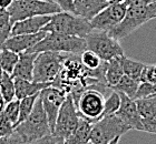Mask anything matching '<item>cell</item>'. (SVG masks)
Listing matches in <instances>:
<instances>
[{
  "instance_id": "cell-1",
  "label": "cell",
  "mask_w": 156,
  "mask_h": 144,
  "mask_svg": "<svg viewBox=\"0 0 156 144\" xmlns=\"http://www.w3.org/2000/svg\"><path fill=\"white\" fill-rule=\"evenodd\" d=\"M51 134L47 115L42 108L40 98H37L33 111L25 121L20 122L7 136L0 138V142L8 143H37L38 140Z\"/></svg>"
},
{
  "instance_id": "cell-2",
  "label": "cell",
  "mask_w": 156,
  "mask_h": 144,
  "mask_svg": "<svg viewBox=\"0 0 156 144\" xmlns=\"http://www.w3.org/2000/svg\"><path fill=\"white\" fill-rule=\"evenodd\" d=\"M154 18H156V2L128 7L123 20L107 32L116 40H122Z\"/></svg>"
},
{
  "instance_id": "cell-3",
  "label": "cell",
  "mask_w": 156,
  "mask_h": 144,
  "mask_svg": "<svg viewBox=\"0 0 156 144\" xmlns=\"http://www.w3.org/2000/svg\"><path fill=\"white\" fill-rule=\"evenodd\" d=\"M87 49L85 38L77 35H69L58 32H47L46 35L31 47L28 52L55 51L60 53H76L79 55Z\"/></svg>"
},
{
  "instance_id": "cell-4",
  "label": "cell",
  "mask_w": 156,
  "mask_h": 144,
  "mask_svg": "<svg viewBox=\"0 0 156 144\" xmlns=\"http://www.w3.org/2000/svg\"><path fill=\"white\" fill-rule=\"evenodd\" d=\"M93 30L89 20L62 10L51 15L49 22L42 28V31L46 32H58L80 38H85Z\"/></svg>"
},
{
  "instance_id": "cell-5",
  "label": "cell",
  "mask_w": 156,
  "mask_h": 144,
  "mask_svg": "<svg viewBox=\"0 0 156 144\" xmlns=\"http://www.w3.org/2000/svg\"><path fill=\"white\" fill-rule=\"evenodd\" d=\"M129 130V126L123 120H120L116 114L105 115L94 122L90 135H89V143H118L119 139Z\"/></svg>"
},
{
  "instance_id": "cell-6",
  "label": "cell",
  "mask_w": 156,
  "mask_h": 144,
  "mask_svg": "<svg viewBox=\"0 0 156 144\" xmlns=\"http://www.w3.org/2000/svg\"><path fill=\"white\" fill-rule=\"evenodd\" d=\"M11 23L34 16L54 15L62 11L60 7L51 0H13L8 8Z\"/></svg>"
},
{
  "instance_id": "cell-7",
  "label": "cell",
  "mask_w": 156,
  "mask_h": 144,
  "mask_svg": "<svg viewBox=\"0 0 156 144\" xmlns=\"http://www.w3.org/2000/svg\"><path fill=\"white\" fill-rule=\"evenodd\" d=\"M66 55L60 52H38L34 63L33 81L51 83L64 67Z\"/></svg>"
},
{
  "instance_id": "cell-8",
  "label": "cell",
  "mask_w": 156,
  "mask_h": 144,
  "mask_svg": "<svg viewBox=\"0 0 156 144\" xmlns=\"http://www.w3.org/2000/svg\"><path fill=\"white\" fill-rule=\"evenodd\" d=\"M85 41L87 49L94 51L103 61H109L124 55L119 40L113 38L107 31L94 29L85 37Z\"/></svg>"
},
{
  "instance_id": "cell-9",
  "label": "cell",
  "mask_w": 156,
  "mask_h": 144,
  "mask_svg": "<svg viewBox=\"0 0 156 144\" xmlns=\"http://www.w3.org/2000/svg\"><path fill=\"white\" fill-rule=\"evenodd\" d=\"M78 119H79V114H78L76 104L72 95L67 93L65 101L62 102L59 109L55 128L52 130V134L66 140L75 130L78 123Z\"/></svg>"
},
{
  "instance_id": "cell-10",
  "label": "cell",
  "mask_w": 156,
  "mask_h": 144,
  "mask_svg": "<svg viewBox=\"0 0 156 144\" xmlns=\"http://www.w3.org/2000/svg\"><path fill=\"white\" fill-rule=\"evenodd\" d=\"M128 8L124 1L111 2L90 20L93 29L109 31L123 20Z\"/></svg>"
},
{
  "instance_id": "cell-11",
  "label": "cell",
  "mask_w": 156,
  "mask_h": 144,
  "mask_svg": "<svg viewBox=\"0 0 156 144\" xmlns=\"http://www.w3.org/2000/svg\"><path fill=\"white\" fill-rule=\"evenodd\" d=\"M104 103L105 95L103 93L94 89H86L78 100L76 108L79 115L96 122L101 116Z\"/></svg>"
},
{
  "instance_id": "cell-12",
  "label": "cell",
  "mask_w": 156,
  "mask_h": 144,
  "mask_svg": "<svg viewBox=\"0 0 156 144\" xmlns=\"http://www.w3.org/2000/svg\"><path fill=\"white\" fill-rule=\"evenodd\" d=\"M66 95H67V93L54 85L46 86L39 92V98L41 100L42 108L47 115V120H48L51 133L55 128L56 119L58 115L59 109H60L62 102L65 101Z\"/></svg>"
},
{
  "instance_id": "cell-13",
  "label": "cell",
  "mask_w": 156,
  "mask_h": 144,
  "mask_svg": "<svg viewBox=\"0 0 156 144\" xmlns=\"http://www.w3.org/2000/svg\"><path fill=\"white\" fill-rule=\"evenodd\" d=\"M118 94L120 96V104L115 114L120 120H123L129 126L130 130L144 131L143 122H142V118L137 110L135 100L122 92H118Z\"/></svg>"
},
{
  "instance_id": "cell-14",
  "label": "cell",
  "mask_w": 156,
  "mask_h": 144,
  "mask_svg": "<svg viewBox=\"0 0 156 144\" xmlns=\"http://www.w3.org/2000/svg\"><path fill=\"white\" fill-rule=\"evenodd\" d=\"M46 31H38L36 33H28V35H10L6 41L3 42L2 45L3 48H7L15 51L17 53H21L27 50H29L31 47L39 42L46 35Z\"/></svg>"
},
{
  "instance_id": "cell-15",
  "label": "cell",
  "mask_w": 156,
  "mask_h": 144,
  "mask_svg": "<svg viewBox=\"0 0 156 144\" xmlns=\"http://www.w3.org/2000/svg\"><path fill=\"white\" fill-rule=\"evenodd\" d=\"M50 16L49 15L34 16L26 18V19L19 20V21H16L12 25V28H11V35H28V33H36L38 31H41L42 28L49 22Z\"/></svg>"
},
{
  "instance_id": "cell-16",
  "label": "cell",
  "mask_w": 156,
  "mask_h": 144,
  "mask_svg": "<svg viewBox=\"0 0 156 144\" xmlns=\"http://www.w3.org/2000/svg\"><path fill=\"white\" fill-rule=\"evenodd\" d=\"M38 52H21L16 67L13 69L11 77L19 78L23 80H33L34 77V63Z\"/></svg>"
},
{
  "instance_id": "cell-17",
  "label": "cell",
  "mask_w": 156,
  "mask_h": 144,
  "mask_svg": "<svg viewBox=\"0 0 156 144\" xmlns=\"http://www.w3.org/2000/svg\"><path fill=\"white\" fill-rule=\"evenodd\" d=\"M109 3L105 0H79L74 2V13L90 21Z\"/></svg>"
},
{
  "instance_id": "cell-18",
  "label": "cell",
  "mask_w": 156,
  "mask_h": 144,
  "mask_svg": "<svg viewBox=\"0 0 156 144\" xmlns=\"http://www.w3.org/2000/svg\"><path fill=\"white\" fill-rule=\"evenodd\" d=\"M79 114V113H78ZM94 122L89 119L85 118L83 115H79L78 123L75 130L65 140L67 144H78V143H89V135H90L91 129H93Z\"/></svg>"
},
{
  "instance_id": "cell-19",
  "label": "cell",
  "mask_w": 156,
  "mask_h": 144,
  "mask_svg": "<svg viewBox=\"0 0 156 144\" xmlns=\"http://www.w3.org/2000/svg\"><path fill=\"white\" fill-rule=\"evenodd\" d=\"M13 83H15V96L18 100L37 94L44 88L51 85V83L36 82L33 80H23V79H19V78H13Z\"/></svg>"
},
{
  "instance_id": "cell-20",
  "label": "cell",
  "mask_w": 156,
  "mask_h": 144,
  "mask_svg": "<svg viewBox=\"0 0 156 144\" xmlns=\"http://www.w3.org/2000/svg\"><path fill=\"white\" fill-rule=\"evenodd\" d=\"M124 75L123 67L120 62V57L114 58L109 61H106V68H105V80L107 82L109 88L116 85L117 82L122 79Z\"/></svg>"
},
{
  "instance_id": "cell-21",
  "label": "cell",
  "mask_w": 156,
  "mask_h": 144,
  "mask_svg": "<svg viewBox=\"0 0 156 144\" xmlns=\"http://www.w3.org/2000/svg\"><path fill=\"white\" fill-rule=\"evenodd\" d=\"M135 102L142 119H150L156 115V95L136 99Z\"/></svg>"
},
{
  "instance_id": "cell-22",
  "label": "cell",
  "mask_w": 156,
  "mask_h": 144,
  "mask_svg": "<svg viewBox=\"0 0 156 144\" xmlns=\"http://www.w3.org/2000/svg\"><path fill=\"white\" fill-rule=\"evenodd\" d=\"M0 94L5 103L9 102L16 98L13 78L11 77V74L5 71H2V73L0 75Z\"/></svg>"
},
{
  "instance_id": "cell-23",
  "label": "cell",
  "mask_w": 156,
  "mask_h": 144,
  "mask_svg": "<svg viewBox=\"0 0 156 144\" xmlns=\"http://www.w3.org/2000/svg\"><path fill=\"white\" fill-rule=\"evenodd\" d=\"M120 62H122V67H123V71L125 75H128L133 79H136V80H140L145 63L133 60V59L127 58L125 55L120 57Z\"/></svg>"
},
{
  "instance_id": "cell-24",
  "label": "cell",
  "mask_w": 156,
  "mask_h": 144,
  "mask_svg": "<svg viewBox=\"0 0 156 144\" xmlns=\"http://www.w3.org/2000/svg\"><path fill=\"white\" fill-rule=\"evenodd\" d=\"M140 80H136V79H133V78L128 77V75H125L124 74L122 79H120L118 82H117L116 85H114L112 88L113 91H116V92H122L126 95L130 96L133 99L134 94L136 93L137 88L140 85Z\"/></svg>"
},
{
  "instance_id": "cell-25",
  "label": "cell",
  "mask_w": 156,
  "mask_h": 144,
  "mask_svg": "<svg viewBox=\"0 0 156 144\" xmlns=\"http://www.w3.org/2000/svg\"><path fill=\"white\" fill-rule=\"evenodd\" d=\"M18 59H19V53L3 47L0 48V68L2 71L10 74L12 73L13 69L18 62Z\"/></svg>"
},
{
  "instance_id": "cell-26",
  "label": "cell",
  "mask_w": 156,
  "mask_h": 144,
  "mask_svg": "<svg viewBox=\"0 0 156 144\" xmlns=\"http://www.w3.org/2000/svg\"><path fill=\"white\" fill-rule=\"evenodd\" d=\"M38 95H39V93H37V94L26 96V98H23V99L19 100V118H18L17 124H19L20 122L25 121V120L29 116V114L31 113V111H33V109H34V106H35V103H36ZM16 125H15V126H16ZM15 126H13V128H15Z\"/></svg>"
},
{
  "instance_id": "cell-27",
  "label": "cell",
  "mask_w": 156,
  "mask_h": 144,
  "mask_svg": "<svg viewBox=\"0 0 156 144\" xmlns=\"http://www.w3.org/2000/svg\"><path fill=\"white\" fill-rule=\"evenodd\" d=\"M12 23L10 20V15L8 9L0 8V48L7 39L11 35Z\"/></svg>"
},
{
  "instance_id": "cell-28",
  "label": "cell",
  "mask_w": 156,
  "mask_h": 144,
  "mask_svg": "<svg viewBox=\"0 0 156 144\" xmlns=\"http://www.w3.org/2000/svg\"><path fill=\"white\" fill-rule=\"evenodd\" d=\"M79 59H80V62L83 63V65L86 67L87 69H90V70L97 69L103 63V60L101 58L89 49H85L84 51L79 55Z\"/></svg>"
},
{
  "instance_id": "cell-29",
  "label": "cell",
  "mask_w": 156,
  "mask_h": 144,
  "mask_svg": "<svg viewBox=\"0 0 156 144\" xmlns=\"http://www.w3.org/2000/svg\"><path fill=\"white\" fill-rule=\"evenodd\" d=\"M120 104V96L118 94V92L116 91H112L109 94H108L107 98H105V103H104V110H103V113H101V116H105V115H111L115 114L117 112V110L119 108Z\"/></svg>"
},
{
  "instance_id": "cell-30",
  "label": "cell",
  "mask_w": 156,
  "mask_h": 144,
  "mask_svg": "<svg viewBox=\"0 0 156 144\" xmlns=\"http://www.w3.org/2000/svg\"><path fill=\"white\" fill-rule=\"evenodd\" d=\"M2 112L5 116L8 119V121L12 124V126H15L19 118V100L15 98L13 100L7 102Z\"/></svg>"
},
{
  "instance_id": "cell-31",
  "label": "cell",
  "mask_w": 156,
  "mask_h": 144,
  "mask_svg": "<svg viewBox=\"0 0 156 144\" xmlns=\"http://www.w3.org/2000/svg\"><path fill=\"white\" fill-rule=\"evenodd\" d=\"M154 94H156V84L143 81V82H140V85L137 88V91L134 94L133 99H140V98L154 95Z\"/></svg>"
},
{
  "instance_id": "cell-32",
  "label": "cell",
  "mask_w": 156,
  "mask_h": 144,
  "mask_svg": "<svg viewBox=\"0 0 156 144\" xmlns=\"http://www.w3.org/2000/svg\"><path fill=\"white\" fill-rule=\"evenodd\" d=\"M140 81H146L156 84V64H145L140 74Z\"/></svg>"
},
{
  "instance_id": "cell-33",
  "label": "cell",
  "mask_w": 156,
  "mask_h": 144,
  "mask_svg": "<svg viewBox=\"0 0 156 144\" xmlns=\"http://www.w3.org/2000/svg\"><path fill=\"white\" fill-rule=\"evenodd\" d=\"M144 131L156 134V115L150 119H142Z\"/></svg>"
},
{
  "instance_id": "cell-34",
  "label": "cell",
  "mask_w": 156,
  "mask_h": 144,
  "mask_svg": "<svg viewBox=\"0 0 156 144\" xmlns=\"http://www.w3.org/2000/svg\"><path fill=\"white\" fill-rule=\"evenodd\" d=\"M60 7L62 11L74 13V0H51Z\"/></svg>"
},
{
  "instance_id": "cell-35",
  "label": "cell",
  "mask_w": 156,
  "mask_h": 144,
  "mask_svg": "<svg viewBox=\"0 0 156 144\" xmlns=\"http://www.w3.org/2000/svg\"><path fill=\"white\" fill-rule=\"evenodd\" d=\"M128 7L132 6H146L150 3L156 2V0H123Z\"/></svg>"
},
{
  "instance_id": "cell-36",
  "label": "cell",
  "mask_w": 156,
  "mask_h": 144,
  "mask_svg": "<svg viewBox=\"0 0 156 144\" xmlns=\"http://www.w3.org/2000/svg\"><path fill=\"white\" fill-rule=\"evenodd\" d=\"M12 2H13V0H0V8L8 9Z\"/></svg>"
},
{
  "instance_id": "cell-37",
  "label": "cell",
  "mask_w": 156,
  "mask_h": 144,
  "mask_svg": "<svg viewBox=\"0 0 156 144\" xmlns=\"http://www.w3.org/2000/svg\"><path fill=\"white\" fill-rule=\"evenodd\" d=\"M1 73H2V70H1V68H0V75H1Z\"/></svg>"
},
{
  "instance_id": "cell-38",
  "label": "cell",
  "mask_w": 156,
  "mask_h": 144,
  "mask_svg": "<svg viewBox=\"0 0 156 144\" xmlns=\"http://www.w3.org/2000/svg\"><path fill=\"white\" fill-rule=\"evenodd\" d=\"M105 1H108V2H111L112 0H105Z\"/></svg>"
},
{
  "instance_id": "cell-39",
  "label": "cell",
  "mask_w": 156,
  "mask_h": 144,
  "mask_svg": "<svg viewBox=\"0 0 156 144\" xmlns=\"http://www.w3.org/2000/svg\"><path fill=\"white\" fill-rule=\"evenodd\" d=\"M77 1H79V0H74V2H77Z\"/></svg>"
},
{
  "instance_id": "cell-40",
  "label": "cell",
  "mask_w": 156,
  "mask_h": 144,
  "mask_svg": "<svg viewBox=\"0 0 156 144\" xmlns=\"http://www.w3.org/2000/svg\"><path fill=\"white\" fill-rule=\"evenodd\" d=\"M154 95H156V94H154Z\"/></svg>"
}]
</instances>
